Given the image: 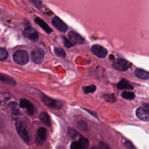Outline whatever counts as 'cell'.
Returning <instances> with one entry per match:
<instances>
[{
    "label": "cell",
    "instance_id": "cell-1",
    "mask_svg": "<svg viewBox=\"0 0 149 149\" xmlns=\"http://www.w3.org/2000/svg\"><path fill=\"white\" fill-rule=\"evenodd\" d=\"M40 98L42 102L51 108L60 109L63 105V102L61 101L50 98L44 94H41Z\"/></svg>",
    "mask_w": 149,
    "mask_h": 149
},
{
    "label": "cell",
    "instance_id": "cell-2",
    "mask_svg": "<svg viewBox=\"0 0 149 149\" xmlns=\"http://www.w3.org/2000/svg\"><path fill=\"white\" fill-rule=\"evenodd\" d=\"M13 59L17 64L20 65H26L29 60V54L26 51L18 50L13 54Z\"/></svg>",
    "mask_w": 149,
    "mask_h": 149
},
{
    "label": "cell",
    "instance_id": "cell-3",
    "mask_svg": "<svg viewBox=\"0 0 149 149\" xmlns=\"http://www.w3.org/2000/svg\"><path fill=\"white\" fill-rule=\"evenodd\" d=\"M17 132L22 139L26 143L29 141V136L26 129V124L23 121H17L15 123Z\"/></svg>",
    "mask_w": 149,
    "mask_h": 149
},
{
    "label": "cell",
    "instance_id": "cell-4",
    "mask_svg": "<svg viewBox=\"0 0 149 149\" xmlns=\"http://www.w3.org/2000/svg\"><path fill=\"white\" fill-rule=\"evenodd\" d=\"M136 115L139 119L146 122L148 121L149 105L147 103H144L138 107L136 111Z\"/></svg>",
    "mask_w": 149,
    "mask_h": 149
},
{
    "label": "cell",
    "instance_id": "cell-5",
    "mask_svg": "<svg viewBox=\"0 0 149 149\" xmlns=\"http://www.w3.org/2000/svg\"><path fill=\"white\" fill-rule=\"evenodd\" d=\"M132 64L130 62L122 58L116 59L112 62L113 68L121 72L127 70L128 69L130 68Z\"/></svg>",
    "mask_w": 149,
    "mask_h": 149
},
{
    "label": "cell",
    "instance_id": "cell-6",
    "mask_svg": "<svg viewBox=\"0 0 149 149\" xmlns=\"http://www.w3.org/2000/svg\"><path fill=\"white\" fill-rule=\"evenodd\" d=\"M23 35L32 41H37L39 38L38 32L30 26H27L25 27L23 31Z\"/></svg>",
    "mask_w": 149,
    "mask_h": 149
},
{
    "label": "cell",
    "instance_id": "cell-7",
    "mask_svg": "<svg viewBox=\"0 0 149 149\" xmlns=\"http://www.w3.org/2000/svg\"><path fill=\"white\" fill-rule=\"evenodd\" d=\"M45 56V52L41 48H36L31 52V61L35 63H41Z\"/></svg>",
    "mask_w": 149,
    "mask_h": 149
},
{
    "label": "cell",
    "instance_id": "cell-8",
    "mask_svg": "<svg viewBox=\"0 0 149 149\" xmlns=\"http://www.w3.org/2000/svg\"><path fill=\"white\" fill-rule=\"evenodd\" d=\"M91 51L94 55L100 58L106 57L108 54V50L104 47L98 44H94L92 45Z\"/></svg>",
    "mask_w": 149,
    "mask_h": 149
},
{
    "label": "cell",
    "instance_id": "cell-9",
    "mask_svg": "<svg viewBox=\"0 0 149 149\" xmlns=\"http://www.w3.org/2000/svg\"><path fill=\"white\" fill-rule=\"evenodd\" d=\"M52 23L56 27L57 30L61 32L65 33L68 30V26L65 23H64L59 17L58 16H54L52 19Z\"/></svg>",
    "mask_w": 149,
    "mask_h": 149
},
{
    "label": "cell",
    "instance_id": "cell-10",
    "mask_svg": "<svg viewBox=\"0 0 149 149\" xmlns=\"http://www.w3.org/2000/svg\"><path fill=\"white\" fill-rule=\"evenodd\" d=\"M20 107L22 108H26L27 112L30 115H33L34 113L35 107L33 104H31L29 100L25 98H22L20 100L19 102Z\"/></svg>",
    "mask_w": 149,
    "mask_h": 149
},
{
    "label": "cell",
    "instance_id": "cell-11",
    "mask_svg": "<svg viewBox=\"0 0 149 149\" xmlns=\"http://www.w3.org/2000/svg\"><path fill=\"white\" fill-rule=\"evenodd\" d=\"M68 37L71 41L74 44H82L84 43V38L77 33L74 31H70L68 33Z\"/></svg>",
    "mask_w": 149,
    "mask_h": 149
},
{
    "label": "cell",
    "instance_id": "cell-12",
    "mask_svg": "<svg viewBox=\"0 0 149 149\" xmlns=\"http://www.w3.org/2000/svg\"><path fill=\"white\" fill-rule=\"evenodd\" d=\"M47 139V130L43 127L38 128L37 131L36 137V142L37 143H41L45 141Z\"/></svg>",
    "mask_w": 149,
    "mask_h": 149
},
{
    "label": "cell",
    "instance_id": "cell-13",
    "mask_svg": "<svg viewBox=\"0 0 149 149\" xmlns=\"http://www.w3.org/2000/svg\"><path fill=\"white\" fill-rule=\"evenodd\" d=\"M34 22L36 24L39 25V26L42 28L47 34H50L52 32V29L48 26V24L45 22L42 19L39 17H36L34 19Z\"/></svg>",
    "mask_w": 149,
    "mask_h": 149
},
{
    "label": "cell",
    "instance_id": "cell-14",
    "mask_svg": "<svg viewBox=\"0 0 149 149\" xmlns=\"http://www.w3.org/2000/svg\"><path fill=\"white\" fill-rule=\"evenodd\" d=\"M119 90H133V87L130 83L125 79H122L117 84Z\"/></svg>",
    "mask_w": 149,
    "mask_h": 149
},
{
    "label": "cell",
    "instance_id": "cell-15",
    "mask_svg": "<svg viewBox=\"0 0 149 149\" xmlns=\"http://www.w3.org/2000/svg\"><path fill=\"white\" fill-rule=\"evenodd\" d=\"M0 82L10 86H15L16 84L15 80L13 78L2 73H0Z\"/></svg>",
    "mask_w": 149,
    "mask_h": 149
},
{
    "label": "cell",
    "instance_id": "cell-16",
    "mask_svg": "<svg viewBox=\"0 0 149 149\" xmlns=\"http://www.w3.org/2000/svg\"><path fill=\"white\" fill-rule=\"evenodd\" d=\"M134 75L137 78L142 80H148L149 79V73L142 69H136L134 71Z\"/></svg>",
    "mask_w": 149,
    "mask_h": 149
},
{
    "label": "cell",
    "instance_id": "cell-17",
    "mask_svg": "<svg viewBox=\"0 0 149 149\" xmlns=\"http://www.w3.org/2000/svg\"><path fill=\"white\" fill-rule=\"evenodd\" d=\"M39 119L41 122L47 125L48 126H51L52 125L50 116L48 113L45 111L41 112L39 115Z\"/></svg>",
    "mask_w": 149,
    "mask_h": 149
},
{
    "label": "cell",
    "instance_id": "cell-18",
    "mask_svg": "<svg viewBox=\"0 0 149 149\" xmlns=\"http://www.w3.org/2000/svg\"><path fill=\"white\" fill-rule=\"evenodd\" d=\"M121 97L123 99L126 100H133L135 97V94L134 93L131 91H123L121 94Z\"/></svg>",
    "mask_w": 149,
    "mask_h": 149
},
{
    "label": "cell",
    "instance_id": "cell-19",
    "mask_svg": "<svg viewBox=\"0 0 149 149\" xmlns=\"http://www.w3.org/2000/svg\"><path fill=\"white\" fill-rule=\"evenodd\" d=\"M54 51L55 54L57 56H58L59 58H62L63 59L66 58V52L62 48L55 47V48H54Z\"/></svg>",
    "mask_w": 149,
    "mask_h": 149
},
{
    "label": "cell",
    "instance_id": "cell-20",
    "mask_svg": "<svg viewBox=\"0 0 149 149\" xmlns=\"http://www.w3.org/2000/svg\"><path fill=\"white\" fill-rule=\"evenodd\" d=\"M95 90H96V87L94 84L85 86V87H83V91L84 93H85V94L94 93L95 91Z\"/></svg>",
    "mask_w": 149,
    "mask_h": 149
},
{
    "label": "cell",
    "instance_id": "cell-21",
    "mask_svg": "<svg viewBox=\"0 0 149 149\" xmlns=\"http://www.w3.org/2000/svg\"><path fill=\"white\" fill-rule=\"evenodd\" d=\"M79 142L80 143V144H81V146H82L83 149H87L88 148V145H89V141L87 138L81 136L79 138Z\"/></svg>",
    "mask_w": 149,
    "mask_h": 149
},
{
    "label": "cell",
    "instance_id": "cell-22",
    "mask_svg": "<svg viewBox=\"0 0 149 149\" xmlns=\"http://www.w3.org/2000/svg\"><path fill=\"white\" fill-rule=\"evenodd\" d=\"M68 133L69 136L70 138H76L77 136H79L80 134L76 131L74 129L71 128V127H69L68 129Z\"/></svg>",
    "mask_w": 149,
    "mask_h": 149
},
{
    "label": "cell",
    "instance_id": "cell-23",
    "mask_svg": "<svg viewBox=\"0 0 149 149\" xmlns=\"http://www.w3.org/2000/svg\"><path fill=\"white\" fill-rule=\"evenodd\" d=\"M104 98L105 101L110 102H113L116 100V97L113 94H106L104 95Z\"/></svg>",
    "mask_w": 149,
    "mask_h": 149
},
{
    "label": "cell",
    "instance_id": "cell-24",
    "mask_svg": "<svg viewBox=\"0 0 149 149\" xmlns=\"http://www.w3.org/2000/svg\"><path fill=\"white\" fill-rule=\"evenodd\" d=\"M8 56V52L3 48H0V61L5 60Z\"/></svg>",
    "mask_w": 149,
    "mask_h": 149
},
{
    "label": "cell",
    "instance_id": "cell-25",
    "mask_svg": "<svg viewBox=\"0 0 149 149\" xmlns=\"http://www.w3.org/2000/svg\"><path fill=\"white\" fill-rule=\"evenodd\" d=\"M70 149H83L79 141H74L70 144Z\"/></svg>",
    "mask_w": 149,
    "mask_h": 149
},
{
    "label": "cell",
    "instance_id": "cell-26",
    "mask_svg": "<svg viewBox=\"0 0 149 149\" xmlns=\"http://www.w3.org/2000/svg\"><path fill=\"white\" fill-rule=\"evenodd\" d=\"M77 127L82 130H87V124L86 122H84L83 120H80L78 122Z\"/></svg>",
    "mask_w": 149,
    "mask_h": 149
},
{
    "label": "cell",
    "instance_id": "cell-27",
    "mask_svg": "<svg viewBox=\"0 0 149 149\" xmlns=\"http://www.w3.org/2000/svg\"><path fill=\"white\" fill-rule=\"evenodd\" d=\"M62 39H63V44L65 45V47H66L68 48H71L72 47H73L74 45V44L72 43L69 40H68L66 37H62Z\"/></svg>",
    "mask_w": 149,
    "mask_h": 149
},
{
    "label": "cell",
    "instance_id": "cell-28",
    "mask_svg": "<svg viewBox=\"0 0 149 149\" xmlns=\"http://www.w3.org/2000/svg\"><path fill=\"white\" fill-rule=\"evenodd\" d=\"M124 146L127 149H136L133 143L129 140H126L124 143Z\"/></svg>",
    "mask_w": 149,
    "mask_h": 149
},
{
    "label": "cell",
    "instance_id": "cell-29",
    "mask_svg": "<svg viewBox=\"0 0 149 149\" xmlns=\"http://www.w3.org/2000/svg\"><path fill=\"white\" fill-rule=\"evenodd\" d=\"M29 1L31 3H32L36 8L38 9H40L41 7V3L39 0H29Z\"/></svg>",
    "mask_w": 149,
    "mask_h": 149
},
{
    "label": "cell",
    "instance_id": "cell-30",
    "mask_svg": "<svg viewBox=\"0 0 149 149\" xmlns=\"http://www.w3.org/2000/svg\"><path fill=\"white\" fill-rule=\"evenodd\" d=\"M100 146L101 147V149H111L110 147L105 143L104 142H100Z\"/></svg>",
    "mask_w": 149,
    "mask_h": 149
},
{
    "label": "cell",
    "instance_id": "cell-31",
    "mask_svg": "<svg viewBox=\"0 0 149 149\" xmlns=\"http://www.w3.org/2000/svg\"><path fill=\"white\" fill-rule=\"evenodd\" d=\"M90 149H99V148L98 147H93L90 148Z\"/></svg>",
    "mask_w": 149,
    "mask_h": 149
}]
</instances>
